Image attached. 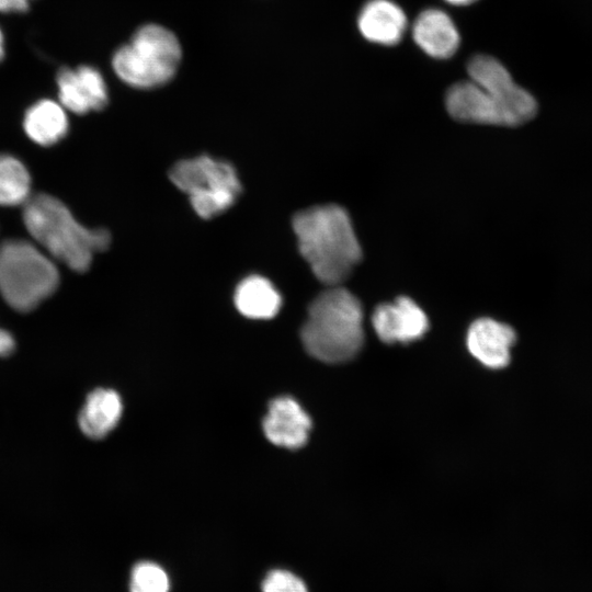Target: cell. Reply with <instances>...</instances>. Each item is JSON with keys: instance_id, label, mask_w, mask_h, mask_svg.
<instances>
[{"instance_id": "6da1fadb", "label": "cell", "mask_w": 592, "mask_h": 592, "mask_svg": "<svg viewBox=\"0 0 592 592\" xmlns=\"http://www.w3.org/2000/svg\"><path fill=\"white\" fill-rule=\"evenodd\" d=\"M468 81L453 84L446 93V109L460 122L517 126L536 114L532 94L517 86L505 67L486 55L467 65Z\"/></svg>"}, {"instance_id": "2e32d148", "label": "cell", "mask_w": 592, "mask_h": 592, "mask_svg": "<svg viewBox=\"0 0 592 592\" xmlns=\"http://www.w3.org/2000/svg\"><path fill=\"white\" fill-rule=\"evenodd\" d=\"M234 300L241 315L257 320L273 318L282 306V296L276 287L261 275L243 278L236 287Z\"/></svg>"}, {"instance_id": "5b68a950", "label": "cell", "mask_w": 592, "mask_h": 592, "mask_svg": "<svg viewBox=\"0 0 592 592\" xmlns=\"http://www.w3.org/2000/svg\"><path fill=\"white\" fill-rule=\"evenodd\" d=\"M55 262L34 243L7 239L0 243V295L19 312H29L59 286Z\"/></svg>"}, {"instance_id": "8992f818", "label": "cell", "mask_w": 592, "mask_h": 592, "mask_svg": "<svg viewBox=\"0 0 592 592\" xmlns=\"http://www.w3.org/2000/svg\"><path fill=\"white\" fill-rule=\"evenodd\" d=\"M182 59V47L169 29L148 23L138 27L128 43L113 55L112 67L127 86L152 89L169 82Z\"/></svg>"}, {"instance_id": "d6986e66", "label": "cell", "mask_w": 592, "mask_h": 592, "mask_svg": "<svg viewBox=\"0 0 592 592\" xmlns=\"http://www.w3.org/2000/svg\"><path fill=\"white\" fill-rule=\"evenodd\" d=\"M262 592H308L305 582L288 570L275 569L263 580Z\"/></svg>"}, {"instance_id": "44dd1931", "label": "cell", "mask_w": 592, "mask_h": 592, "mask_svg": "<svg viewBox=\"0 0 592 592\" xmlns=\"http://www.w3.org/2000/svg\"><path fill=\"white\" fill-rule=\"evenodd\" d=\"M29 8V0H0L1 12H24Z\"/></svg>"}, {"instance_id": "52a82bcc", "label": "cell", "mask_w": 592, "mask_h": 592, "mask_svg": "<svg viewBox=\"0 0 592 592\" xmlns=\"http://www.w3.org/2000/svg\"><path fill=\"white\" fill-rule=\"evenodd\" d=\"M169 177L189 196L193 209L202 218L227 210L241 192L236 169L225 160L206 155L177 162Z\"/></svg>"}, {"instance_id": "9a60e30c", "label": "cell", "mask_w": 592, "mask_h": 592, "mask_svg": "<svg viewBox=\"0 0 592 592\" xmlns=\"http://www.w3.org/2000/svg\"><path fill=\"white\" fill-rule=\"evenodd\" d=\"M23 128L27 137L37 145H55L69 129L66 109L53 100H39L26 110Z\"/></svg>"}, {"instance_id": "9c48e42d", "label": "cell", "mask_w": 592, "mask_h": 592, "mask_svg": "<svg viewBox=\"0 0 592 592\" xmlns=\"http://www.w3.org/2000/svg\"><path fill=\"white\" fill-rule=\"evenodd\" d=\"M59 103L76 114L102 110L109 93L101 72L91 66L62 68L56 77Z\"/></svg>"}, {"instance_id": "4fadbf2b", "label": "cell", "mask_w": 592, "mask_h": 592, "mask_svg": "<svg viewBox=\"0 0 592 592\" xmlns=\"http://www.w3.org/2000/svg\"><path fill=\"white\" fill-rule=\"evenodd\" d=\"M415 43L434 58H448L459 45L458 32L443 11L429 9L417 18L413 25Z\"/></svg>"}, {"instance_id": "e0dca14e", "label": "cell", "mask_w": 592, "mask_h": 592, "mask_svg": "<svg viewBox=\"0 0 592 592\" xmlns=\"http://www.w3.org/2000/svg\"><path fill=\"white\" fill-rule=\"evenodd\" d=\"M31 196V175L18 158L0 153V206L23 205Z\"/></svg>"}, {"instance_id": "3957f363", "label": "cell", "mask_w": 592, "mask_h": 592, "mask_svg": "<svg viewBox=\"0 0 592 592\" xmlns=\"http://www.w3.org/2000/svg\"><path fill=\"white\" fill-rule=\"evenodd\" d=\"M22 219L29 234L49 257L75 272L89 270L93 255L111 243L106 229L81 225L60 200L47 193L30 196L23 204Z\"/></svg>"}, {"instance_id": "277c9868", "label": "cell", "mask_w": 592, "mask_h": 592, "mask_svg": "<svg viewBox=\"0 0 592 592\" xmlns=\"http://www.w3.org/2000/svg\"><path fill=\"white\" fill-rule=\"evenodd\" d=\"M305 350L330 364L352 360L364 342L363 308L346 288L329 286L308 308L300 330Z\"/></svg>"}, {"instance_id": "7402d4cb", "label": "cell", "mask_w": 592, "mask_h": 592, "mask_svg": "<svg viewBox=\"0 0 592 592\" xmlns=\"http://www.w3.org/2000/svg\"><path fill=\"white\" fill-rule=\"evenodd\" d=\"M452 4H455V5H466V4H470L477 0H445Z\"/></svg>"}, {"instance_id": "7a4b0ae2", "label": "cell", "mask_w": 592, "mask_h": 592, "mask_svg": "<svg viewBox=\"0 0 592 592\" xmlns=\"http://www.w3.org/2000/svg\"><path fill=\"white\" fill-rule=\"evenodd\" d=\"M298 249L314 275L328 286L340 285L362 258L348 212L335 204L298 212L293 218Z\"/></svg>"}, {"instance_id": "5bb4252c", "label": "cell", "mask_w": 592, "mask_h": 592, "mask_svg": "<svg viewBox=\"0 0 592 592\" xmlns=\"http://www.w3.org/2000/svg\"><path fill=\"white\" fill-rule=\"evenodd\" d=\"M122 412V399L115 390L94 389L79 412V428L90 439H103L117 425Z\"/></svg>"}, {"instance_id": "ffe728a7", "label": "cell", "mask_w": 592, "mask_h": 592, "mask_svg": "<svg viewBox=\"0 0 592 592\" xmlns=\"http://www.w3.org/2000/svg\"><path fill=\"white\" fill-rule=\"evenodd\" d=\"M15 350V340L5 329L0 328V357L9 356Z\"/></svg>"}, {"instance_id": "7c38bea8", "label": "cell", "mask_w": 592, "mask_h": 592, "mask_svg": "<svg viewBox=\"0 0 592 592\" xmlns=\"http://www.w3.org/2000/svg\"><path fill=\"white\" fill-rule=\"evenodd\" d=\"M407 26L403 11L389 0H372L362 9L358 29L371 42L395 45L400 42Z\"/></svg>"}, {"instance_id": "ba28073f", "label": "cell", "mask_w": 592, "mask_h": 592, "mask_svg": "<svg viewBox=\"0 0 592 592\" xmlns=\"http://www.w3.org/2000/svg\"><path fill=\"white\" fill-rule=\"evenodd\" d=\"M372 326L385 343H409L421 339L429 329L425 312L411 298L400 296L392 303L378 305Z\"/></svg>"}, {"instance_id": "603a6c76", "label": "cell", "mask_w": 592, "mask_h": 592, "mask_svg": "<svg viewBox=\"0 0 592 592\" xmlns=\"http://www.w3.org/2000/svg\"><path fill=\"white\" fill-rule=\"evenodd\" d=\"M3 46H4L3 35H2V32L0 30V61L3 58V55H4V47Z\"/></svg>"}, {"instance_id": "ac0fdd59", "label": "cell", "mask_w": 592, "mask_h": 592, "mask_svg": "<svg viewBox=\"0 0 592 592\" xmlns=\"http://www.w3.org/2000/svg\"><path fill=\"white\" fill-rule=\"evenodd\" d=\"M170 581L162 567L152 561H139L129 578V592H169Z\"/></svg>"}, {"instance_id": "30bf717a", "label": "cell", "mask_w": 592, "mask_h": 592, "mask_svg": "<svg viewBox=\"0 0 592 592\" xmlns=\"http://www.w3.org/2000/svg\"><path fill=\"white\" fill-rule=\"evenodd\" d=\"M310 429L309 415L292 397H278L270 402L263 430L274 445L299 448L306 444Z\"/></svg>"}, {"instance_id": "8fae6325", "label": "cell", "mask_w": 592, "mask_h": 592, "mask_svg": "<svg viewBox=\"0 0 592 592\" xmlns=\"http://www.w3.org/2000/svg\"><path fill=\"white\" fill-rule=\"evenodd\" d=\"M515 339V331L509 325L483 317L470 325L466 343L477 361L489 368L498 369L509 364Z\"/></svg>"}]
</instances>
